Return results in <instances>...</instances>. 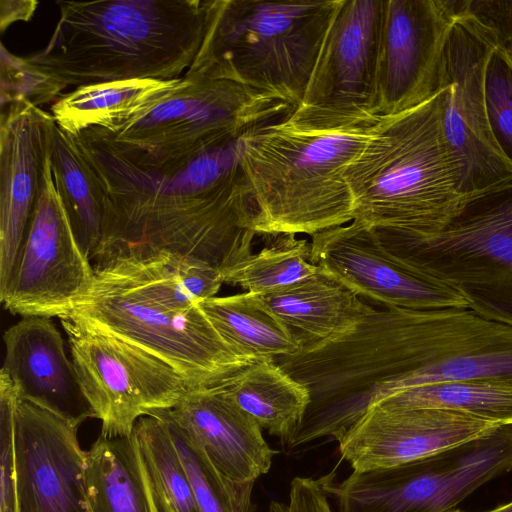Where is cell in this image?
Returning a JSON list of instances; mask_svg holds the SVG:
<instances>
[{"instance_id": "1", "label": "cell", "mask_w": 512, "mask_h": 512, "mask_svg": "<svg viewBox=\"0 0 512 512\" xmlns=\"http://www.w3.org/2000/svg\"><path fill=\"white\" fill-rule=\"evenodd\" d=\"M107 194L94 265L168 251L222 270L252 251L255 207L241 164L242 137L171 165H136L95 129L73 135Z\"/></svg>"}, {"instance_id": "2", "label": "cell", "mask_w": 512, "mask_h": 512, "mask_svg": "<svg viewBox=\"0 0 512 512\" xmlns=\"http://www.w3.org/2000/svg\"><path fill=\"white\" fill-rule=\"evenodd\" d=\"M446 91L378 116L346 169L354 219L388 248L442 230L461 210V169L443 125Z\"/></svg>"}, {"instance_id": "3", "label": "cell", "mask_w": 512, "mask_h": 512, "mask_svg": "<svg viewBox=\"0 0 512 512\" xmlns=\"http://www.w3.org/2000/svg\"><path fill=\"white\" fill-rule=\"evenodd\" d=\"M48 44L28 60L66 85L172 80L201 46L208 0L57 1Z\"/></svg>"}, {"instance_id": "4", "label": "cell", "mask_w": 512, "mask_h": 512, "mask_svg": "<svg viewBox=\"0 0 512 512\" xmlns=\"http://www.w3.org/2000/svg\"><path fill=\"white\" fill-rule=\"evenodd\" d=\"M377 117L335 127L286 117L246 132L241 164L255 207L252 231L311 237L351 222L354 203L346 169Z\"/></svg>"}, {"instance_id": "5", "label": "cell", "mask_w": 512, "mask_h": 512, "mask_svg": "<svg viewBox=\"0 0 512 512\" xmlns=\"http://www.w3.org/2000/svg\"><path fill=\"white\" fill-rule=\"evenodd\" d=\"M341 0H208L204 37L185 73L302 102Z\"/></svg>"}, {"instance_id": "6", "label": "cell", "mask_w": 512, "mask_h": 512, "mask_svg": "<svg viewBox=\"0 0 512 512\" xmlns=\"http://www.w3.org/2000/svg\"><path fill=\"white\" fill-rule=\"evenodd\" d=\"M70 315L162 360L192 390L216 386L259 361L229 344L194 306L158 302L109 263Z\"/></svg>"}, {"instance_id": "7", "label": "cell", "mask_w": 512, "mask_h": 512, "mask_svg": "<svg viewBox=\"0 0 512 512\" xmlns=\"http://www.w3.org/2000/svg\"><path fill=\"white\" fill-rule=\"evenodd\" d=\"M186 79L171 96L119 131L94 128L130 162L157 168L242 137L295 110L282 99L232 81Z\"/></svg>"}, {"instance_id": "8", "label": "cell", "mask_w": 512, "mask_h": 512, "mask_svg": "<svg viewBox=\"0 0 512 512\" xmlns=\"http://www.w3.org/2000/svg\"><path fill=\"white\" fill-rule=\"evenodd\" d=\"M512 470V425L399 465L325 477L338 512H448L491 479Z\"/></svg>"}, {"instance_id": "9", "label": "cell", "mask_w": 512, "mask_h": 512, "mask_svg": "<svg viewBox=\"0 0 512 512\" xmlns=\"http://www.w3.org/2000/svg\"><path fill=\"white\" fill-rule=\"evenodd\" d=\"M101 434L128 437L139 418L175 407L192 390L171 366L68 314L59 318Z\"/></svg>"}, {"instance_id": "10", "label": "cell", "mask_w": 512, "mask_h": 512, "mask_svg": "<svg viewBox=\"0 0 512 512\" xmlns=\"http://www.w3.org/2000/svg\"><path fill=\"white\" fill-rule=\"evenodd\" d=\"M389 250L466 295L504 284L512 277V177L465 194L439 232Z\"/></svg>"}, {"instance_id": "11", "label": "cell", "mask_w": 512, "mask_h": 512, "mask_svg": "<svg viewBox=\"0 0 512 512\" xmlns=\"http://www.w3.org/2000/svg\"><path fill=\"white\" fill-rule=\"evenodd\" d=\"M495 48L491 29L468 5L450 32L440 67L444 131L460 165L462 194L512 177V164L493 137L486 110V69Z\"/></svg>"}, {"instance_id": "12", "label": "cell", "mask_w": 512, "mask_h": 512, "mask_svg": "<svg viewBox=\"0 0 512 512\" xmlns=\"http://www.w3.org/2000/svg\"><path fill=\"white\" fill-rule=\"evenodd\" d=\"M95 277L58 195L49 156L42 185L9 281L0 290L12 314L62 317L89 293Z\"/></svg>"}, {"instance_id": "13", "label": "cell", "mask_w": 512, "mask_h": 512, "mask_svg": "<svg viewBox=\"0 0 512 512\" xmlns=\"http://www.w3.org/2000/svg\"><path fill=\"white\" fill-rule=\"evenodd\" d=\"M383 0H341L301 104L289 119L341 126L375 118V76Z\"/></svg>"}, {"instance_id": "14", "label": "cell", "mask_w": 512, "mask_h": 512, "mask_svg": "<svg viewBox=\"0 0 512 512\" xmlns=\"http://www.w3.org/2000/svg\"><path fill=\"white\" fill-rule=\"evenodd\" d=\"M469 0H383L374 115L415 108L440 89L450 32Z\"/></svg>"}, {"instance_id": "15", "label": "cell", "mask_w": 512, "mask_h": 512, "mask_svg": "<svg viewBox=\"0 0 512 512\" xmlns=\"http://www.w3.org/2000/svg\"><path fill=\"white\" fill-rule=\"evenodd\" d=\"M311 263L358 296L407 309L470 308L468 296L391 252L363 222L311 236Z\"/></svg>"}, {"instance_id": "16", "label": "cell", "mask_w": 512, "mask_h": 512, "mask_svg": "<svg viewBox=\"0 0 512 512\" xmlns=\"http://www.w3.org/2000/svg\"><path fill=\"white\" fill-rule=\"evenodd\" d=\"M79 427L19 399L15 418L17 512H90Z\"/></svg>"}, {"instance_id": "17", "label": "cell", "mask_w": 512, "mask_h": 512, "mask_svg": "<svg viewBox=\"0 0 512 512\" xmlns=\"http://www.w3.org/2000/svg\"><path fill=\"white\" fill-rule=\"evenodd\" d=\"M499 425L461 412L374 403L338 440L353 470L418 460L482 437Z\"/></svg>"}, {"instance_id": "18", "label": "cell", "mask_w": 512, "mask_h": 512, "mask_svg": "<svg viewBox=\"0 0 512 512\" xmlns=\"http://www.w3.org/2000/svg\"><path fill=\"white\" fill-rule=\"evenodd\" d=\"M51 113L27 101L1 108L0 290L15 267L42 185Z\"/></svg>"}, {"instance_id": "19", "label": "cell", "mask_w": 512, "mask_h": 512, "mask_svg": "<svg viewBox=\"0 0 512 512\" xmlns=\"http://www.w3.org/2000/svg\"><path fill=\"white\" fill-rule=\"evenodd\" d=\"M1 368L18 397L79 427L95 413L86 399L61 333L48 317L26 316L3 335Z\"/></svg>"}, {"instance_id": "20", "label": "cell", "mask_w": 512, "mask_h": 512, "mask_svg": "<svg viewBox=\"0 0 512 512\" xmlns=\"http://www.w3.org/2000/svg\"><path fill=\"white\" fill-rule=\"evenodd\" d=\"M170 416L233 482H255L271 468L273 450L262 428L218 386L190 390Z\"/></svg>"}, {"instance_id": "21", "label": "cell", "mask_w": 512, "mask_h": 512, "mask_svg": "<svg viewBox=\"0 0 512 512\" xmlns=\"http://www.w3.org/2000/svg\"><path fill=\"white\" fill-rule=\"evenodd\" d=\"M264 304L308 342H325L353 331L375 309L319 268L280 290L258 294Z\"/></svg>"}, {"instance_id": "22", "label": "cell", "mask_w": 512, "mask_h": 512, "mask_svg": "<svg viewBox=\"0 0 512 512\" xmlns=\"http://www.w3.org/2000/svg\"><path fill=\"white\" fill-rule=\"evenodd\" d=\"M186 83L182 76L82 85L57 99L50 113L56 124L71 135L94 127L115 133L142 118Z\"/></svg>"}, {"instance_id": "23", "label": "cell", "mask_w": 512, "mask_h": 512, "mask_svg": "<svg viewBox=\"0 0 512 512\" xmlns=\"http://www.w3.org/2000/svg\"><path fill=\"white\" fill-rule=\"evenodd\" d=\"M90 512H160L133 434L100 435L85 452Z\"/></svg>"}, {"instance_id": "24", "label": "cell", "mask_w": 512, "mask_h": 512, "mask_svg": "<svg viewBox=\"0 0 512 512\" xmlns=\"http://www.w3.org/2000/svg\"><path fill=\"white\" fill-rule=\"evenodd\" d=\"M49 162L54 183L83 253L92 259L102 239L107 194L75 137L56 122L50 132Z\"/></svg>"}, {"instance_id": "25", "label": "cell", "mask_w": 512, "mask_h": 512, "mask_svg": "<svg viewBox=\"0 0 512 512\" xmlns=\"http://www.w3.org/2000/svg\"><path fill=\"white\" fill-rule=\"evenodd\" d=\"M216 386L262 429L286 444L311 401L307 387L275 360L254 362Z\"/></svg>"}, {"instance_id": "26", "label": "cell", "mask_w": 512, "mask_h": 512, "mask_svg": "<svg viewBox=\"0 0 512 512\" xmlns=\"http://www.w3.org/2000/svg\"><path fill=\"white\" fill-rule=\"evenodd\" d=\"M217 332L232 346L258 360L297 353L306 343L276 316L258 294L212 297L198 304Z\"/></svg>"}, {"instance_id": "27", "label": "cell", "mask_w": 512, "mask_h": 512, "mask_svg": "<svg viewBox=\"0 0 512 512\" xmlns=\"http://www.w3.org/2000/svg\"><path fill=\"white\" fill-rule=\"evenodd\" d=\"M105 263L113 265L154 300L176 308L194 307L215 297L224 283L219 267L168 251L116 258Z\"/></svg>"}, {"instance_id": "28", "label": "cell", "mask_w": 512, "mask_h": 512, "mask_svg": "<svg viewBox=\"0 0 512 512\" xmlns=\"http://www.w3.org/2000/svg\"><path fill=\"white\" fill-rule=\"evenodd\" d=\"M376 403L400 408L461 412L497 424L512 425V381L468 379L403 390Z\"/></svg>"}, {"instance_id": "29", "label": "cell", "mask_w": 512, "mask_h": 512, "mask_svg": "<svg viewBox=\"0 0 512 512\" xmlns=\"http://www.w3.org/2000/svg\"><path fill=\"white\" fill-rule=\"evenodd\" d=\"M160 512H199L195 492L166 422L149 412L133 432Z\"/></svg>"}, {"instance_id": "30", "label": "cell", "mask_w": 512, "mask_h": 512, "mask_svg": "<svg viewBox=\"0 0 512 512\" xmlns=\"http://www.w3.org/2000/svg\"><path fill=\"white\" fill-rule=\"evenodd\" d=\"M265 246L221 270L224 283L247 292L268 294L318 272L310 261L311 243L295 234L257 235Z\"/></svg>"}, {"instance_id": "31", "label": "cell", "mask_w": 512, "mask_h": 512, "mask_svg": "<svg viewBox=\"0 0 512 512\" xmlns=\"http://www.w3.org/2000/svg\"><path fill=\"white\" fill-rule=\"evenodd\" d=\"M151 412L169 428L190 477L199 512H252L253 481L233 482L221 475L167 409Z\"/></svg>"}, {"instance_id": "32", "label": "cell", "mask_w": 512, "mask_h": 512, "mask_svg": "<svg viewBox=\"0 0 512 512\" xmlns=\"http://www.w3.org/2000/svg\"><path fill=\"white\" fill-rule=\"evenodd\" d=\"M1 108L18 101L39 107L56 99L67 86L58 78L19 57L1 44L0 55Z\"/></svg>"}, {"instance_id": "33", "label": "cell", "mask_w": 512, "mask_h": 512, "mask_svg": "<svg viewBox=\"0 0 512 512\" xmlns=\"http://www.w3.org/2000/svg\"><path fill=\"white\" fill-rule=\"evenodd\" d=\"M485 98L493 137L512 164V69L496 48L486 69Z\"/></svg>"}, {"instance_id": "34", "label": "cell", "mask_w": 512, "mask_h": 512, "mask_svg": "<svg viewBox=\"0 0 512 512\" xmlns=\"http://www.w3.org/2000/svg\"><path fill=\"white\" fill-rule=\"evenodd\" d=\"M18 401L10 378L0 371V512H17L15 418Z\"/></svg>"}, {"instance_id": "35", "label": "cell", "mask_w": 512, "mask_h": 512, "mask_svg": "<svg viewBox=\"0 0 512 512\" xmlns=\"http://www.w3.org/2000/svg\"><path fill=\"white\" fill-rule=\"evenodd\" d=\"M469 9L491 29L496 50L512 69V0H470Z\"/></svg>"}, {"instance_id": "36", "label": "cell", "mask_w": 512, "mask_h": 512, "mask_svg": "<svg viewBox=\"0 0 512 512\" xmlns=\"http://www.w3.org/2000/svg\"><path fill=\"white\" fill-rule=\"evenodd\" d=\"M270 512H332L325 478L315 480L308 477H295L292 479L288 501L272 502Z\"/></svg>"}, {"instance_id": "37", "label": "cell", "mask_w": 512, "mask_h": 512, "mask_svg": "<svg viewBox=\"0 0 512 512\" xmlns=\"http://www.w3.org/2000/svg\"><path fill=\"white\" fill-rule=\"evenodd\" d=\"M470 308L481 316L512 327V277L495 288L467 294Z\"/></svg>"}, {"instance_id": "38", "label": "cell", "mask_w": 512, "mask_h": 512, "mask_svg": "<svg viewBox=\"0 0 512 512\" xmlns=\"http://www.w3.org/2000/svg\"><path fill=\"white\" fill-rule=\"evenodd\" d=\"M35 0H1L0 30L3 33L8 26L17 21H29L37 8Z\"/></svg>"}, {"instance_id": "39", "label": "cell", "mask_w": 512, "mask_h": 512, "mask_svg": "<svg viewBox=\"0 0 512 512\" xmlns=\"http://www.w3.org/2000/svg\"><path fill=\"white\" fill-rule=\"evenodd\" d=\"M486 512H512V501Z\"/></svg>"}, {"instance_id": "40", "label": "cell", "mask_w": 512, "mask_h": 512, "mask_svg": "<svg viewBox=\"0 0 512 512\" xmlns=\"http://www.w3.org/2000/svg\"><path fill=\"white\" fill-rule=\"evenodd\" d=\"M448 512H463V511H461V510H459V509H453V510H450V511H448Z\"/></svg>"}]
</instances>
